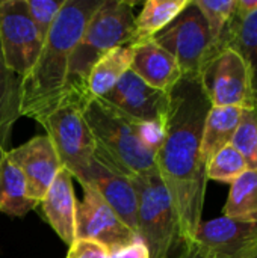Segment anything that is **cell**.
<instances>
[{
	"mask_svg": "<svg viewBox=\"0 0 257 258\" xmlns=\"http://www.w3.org/2000/svg\"><path fill=\"white\" fill-rule=\"evenodd\" d=\"M211 101L200 79L182 77L170 92L164 138L156 154L158 172L173 200L185 245L194 242L206 197L201 138Z\"/></svg>",
	"mask_w": 257,
	"mask_h": 258,
	"instance_id": "1",
	"label": "cell"
},
{
	"mask_svg": "<svg viewBox=\"0 0 257 258\" xmlns=\"http://www.w3.org/2000/svg\"><path fill=\"white\" fill-rule=\"evenodd\" d=\"M103 0H65L32 70L23 77L21 116L36 122L61 101L73 51Z\"/></svg>",
	"mask_w": 257,
	"mask_h": 258,
	"instance_id": "2",
	"label": "cell"
},
{
	"mask_svg": "<svg viewBox=\"0 0 257 258\" xmlns=\"http://www.w3.org/2000/svg\"><path fill=\"white\" fill-rule=\"evenodd\" d=\"M83 115L97 150L121 172L135 178L158 171L156 154L164 127L136 122L106 100L94 97L86 100Z\"/></svg>",
	"mask_w": 257,
	"mask_h": 258,
	"instance_id": "3",
	"label": "cell"
},
{
	"mask_svg": "<svg viewBox=\"0 0 257 258\" xmlns=\"http://www.w3.org/2000/svg\"><path fill=\"white\" fill-rule=\"evenodd\" d=\"M133 8V2H101L73 51L65 91L74 89L88 95L86 79L92 65L112 48L132 44L135 32Z\"/></svg>",
	"mask_w": 257,
	"mask_h": 258,
	"instance_id": "4",
	"label": "cell"
},
{
	"mask_svg": "<svg viewBox=\"0 0 257 258\" xmlns=\"http://www.w3.org/2000/svg\"><path fill=\"white\" fill-rule=\"evenodd\" d=\"M133 184L138 197L136 234L150 258H177L185 243L173 200L159 172L135 177Z\"/></svg>",
	"mask_w": 257,
	"mask_h": 258,
	"instance_id": "5",
	"label": "cell"
},
{
	"mask_svg": "<svg viewBox=\"0 0 257 258\" xmlns=\"http://www.w3.org/2000/svg\"><path fill=\"white\" fill-rule=\"evenodd\" d=\"M88 98L86 94L67 89L58 106L38 121L53 142L62 166L71 177L89 163L97 150L83 115Z\"/></svg>",
	"mask_w": 257,
	"mask_h": 258,
	"instance_id": "6",
	"label": "cell"
},
{
	"mask_svg": "<svg viewBox=\"0 0 257 258\" xmlns=\"http://www.w3.org/2000/svg\"><path fill=\"white\" fill-rule=\"evenodd\" d=\"M153 39L176 59L182 77L200 79L212 53V38L208 23L194 0Z\"/></svg>",
	"mask_w": 257,
	"mask_h": 258,
	"instance_id": "7",
	"label": "cell"
},
{
	"mask_svg": "<svg viewBox=\"0 0 257 258\" xmlns=\"http://www.w3.org/2000/svg\"><path fill=\"white\" fill-rule=\"evenodd\" d=\"M201 86L212 107H250L254 104L250 71L233 50L215 53L200 74Z\"/></svg>",
	"mask_w": 257,
	"mask_h": 258,
	"instance_id": "8",
	"label": "cell"
},
{
	"mask_svg": "<svg viewBox=\"0 0 257 258\" xmlns=\"http://www.w3.org/2000/svg\"><path fill=\"white\" fill-rule=\"evenodd\" d=\"M42 42L26 2L0 0V45L8 68L24 77L35 65Z\"/></svg>",
	"mask_w": 257,
	"mask_h": 258,
	"instance_id": "9",
	"label": "cell"
},
{
	"mask_svg": "<svg viewBox=\"0 0 257 258\" xmlns=\"http://www.w3.org/2000/svg\"><path fill=\"white\" fill-rule=\"evenodd\" d=\"M73 178H76L80 186L92 187L118 215V218L136 234L138 197L132 177L121 172L98 150H95L89 163Z\"/></svg>",
	"mask_w": 257,
	"mask_h": 258,
	"instance_id": "10",
	"label": "cell"
},
{
	"mask_svg": "<svg viewBox=\"0 0 257 258\" xmlns=\"http://www.w3.org/2000/svg\"><path fill=\"white\" fill-rule=\"evenodd\" d=\"M192 243L203 258H257V222L227 216L201 221Z\"/></svg>",
	"mask_w": 257,
	"mask_h": 258,
	"instance_id": "11",
	"label": "cell"
},
{
	"mask_svg": "<svg viewBox=\"0 0 257 258\" xmlns=\"http://www.w3.org/2000/svg\"><path fill=\"white\" fill-rule=\"evenodd\" d=\"M103 100L136 122L165 127L170 94L150 86L132 70L120 79Z\"/></svg>",
	"mask_w": 257,
	"mask_h": 258,
	"instance_id": "12",
	"label": "cell"
},
{
	"mask_svg": "<svg viewBox=\"0 0 257 258\" xmlns=\"http://www.w3.org/2000/svg\"><path fill=\"white\" fill-rule=\"evenodd\" d=\"M82 189L83 198L77 203L76 213V239L97 240L109 249L139 239L92 187Z\"/></svg>",
	"mask_w": 257,
	"mask_h": 258,
	"instance_id": "13",
	"label": "cell"
},
{
	"mask_svg": "<svg viewBox=\"0 0 257 258\" xmlns=\"http://www.w3.org/2000/svg\"><path fill=\"white\" fill-rule=\"evenodd\" d=\"M9 159L21 171L27 195L39 203L58 172L64 168L58 151L47 135H39L17 148L8 150Z\"/></svg>",
	"mask_w": 257,
	"mask_h": 258,
	"instance_id": "14",
	"label": "cell"
},
{
	"mask_svg": "<svg viewBox=\"0 0 257 258\" xmlns=\"http://www.w3.org/2000/svg\"><path fill=\"white\" fill-rule=\"evenodd\" d=\"M39 207L45 222L70 246L76 239L77 200L73 189V177L65 168L58 172L52 186L39 201Z\"/></svg>",
	"mask_w": 257,
	"mask_h": 258,
	"instance_id": "15",
	"label": "cell"
},
{
	"mask_svg": "<svg viewBox=\"0 0 257 258\" xmlns=\"http://www.w3.org/2000/svg\"><path fill=\"white\" fill-rule=\"evenodd\" d=\"M130 70L145 83L167 94H170L182 79V71L176 59L158 45L155 39L135 44Z\"/></svg>",
	"mask_w": 257,
	"mask_h": 258,
	"instance_id": "16",
	"label": "cell"
},
{
	"mask_svg": "<svg viewBox=\"0 0 257 258\" xmlns=\"http://www.w3.org/2000/svg\"><path fill=\"white\" fill-rule=\"evenodd\" d=\"M226 48L236 51L244 59L250 71L253 100L257 104V11L248 15H239L235 9L232 20L214 45L211 57Z\"/></svg>",
	"mask_w": 257,
	"mask_h": 258,
	"instance_id": "17",
	"label": "cell"
},
{
	"mask_svg": "<svg viewBox=\"0 0 257 258\" xmlns=\"http://www.w3.org/2000/svg\"><path fill=\"white\" fill-rule=\"evenodd\" d=\"M39 207L27 195L26 181L21 171L8 156V150L0 145V213L9 218H23Z\"/></svg>",
	"mask_w": 257,
	"mask_h": 258,
	"instance_id": "18",
	"label": "cell"
},
{
	"mask_svg": "<svg viewBox=\"0 0 257 258\" xmlns=\"http://www.w3.org/2000/svg\"><path fill=\"white\" fill-rule=\"evenodd\" d=\"M135 54V44H126L112 48L103 54L91 68L86 79V92L89 97H106L120 79L130 70Z\"/></svg>",
	"mask_w": 257,
	"mask_h": 258,
	"instance_id": "19",
	"label": "cell"
},
{
	"mask_svg": "<svg viewBox=\"0 0 257 258\" xmlns=\"http://www.w3.org/2000/svg\"><path fill=\"white\" fill-rule=\"evenodd\" d=\"M242 107H211L201 138V159L204 165L224 147L232 144L239 125Z\"/></svg>",
	"mask_w": 257,
	"mask_h": 258,
	"instance_id": "20",
	"label": "cell"
},
{
	"mask_svg": "<svg viewBox=\"0 0 257 258\" xmlns=\"http://www.w3.org/2000/svg\"><path fill=\"white\" fill-rule=\"evenodd\" d=\"M192 0H147L141 12L135 17V32L132 44L153 39L167 29Z\"/></svg>",
	"mask_w": 257,
	"mask_h": 258,
	"instance_id": "21",
	"label": "cell"
},
{
	"mask_svg": "<svg viewBox=\"0 0 257 258\" xmlns=\"http://www.w3.org/2000/svg\"><path fill=\"white\" fill-rule=\"evenodd\" d=\"M21 83L23 77L8 68L0 45V145L3 148L9 145L12 128L21 118Z\"/></svg>",
	"mask_w": 257,
	"mask_h": 258,
	"instance_id": "22",
	"label": "cell"
},
{
	"mask_svg": "<svg viewBox=\"0 0 257 258\" xmlns=\"http://www.w3.org/2000/svg\"><path fill=\"white\" fill-rule=\"evenodd\" d=\"M223 216L257 222V169L245 171L230 184Z\"/></svg>",
	"mask_w": 257,
	"mask_h": 258,
	"instance_id": "23",
	"label": "cell"
},
{
	"mask_svg": "<svg viewBox=\"0 0 257 258\" xmlns=\"http://www.w3.org/2000/svg\"><path fill=\"white\" fill-rule=\"evenodd\" d=\"M245 171H248V166L242 154L235 147L227 145L221 148L206 165V178L232 184Z\"/></svg>",
	"mask_w": 257,
	"mask_h": 258,
	"instance_id": "24",
	"label": "cell"
},
{
	"mask_svg": "<svg viewBox=\"0 0 257 258\" xmlns=\"http://www.w3.org/2000/svg\"><path fill=\"white\" fill-rule=\"evenodd\" d=\"M232 147H235L247 162L248 169H257V106L242 109L239 125L233 135Z\"/></svg>",
	"mask_w": 257,
	"mask_h": 258,
	"instance_id": "25",
	"label": "cell"
},
{
	"mask_svg": "<svg viewBox=\"0 0 257 258\" xmlns=\"http://www.w3.org/2000/svg\"><path fill=\"white\" fill-rule=\"evenodd\" d=\"M194 5L200 9L208 23L214 48L235 14L236 0H194Z\"/></svg>",
	"mask_w": 257,
	"mask_h": 258,
	"instance_id": "26",
	"label": "cell"
},
{
	"mask_svg": "<svg viewBox=\"0 0 257 258\" xmlns=\"http://www.w3.org/2000/svg\"><path fill=\"white\" fill-rule=\"evenodd\" d=\"M27 12L38 29L42 41L55 24L65 0H24Z\"/></svg>",
	"mask_w": 257,
	"mask_h": 258,
	"instance_id": "27",
	"label": "cell"
},
{
	"mask_svg": "<svg viewBox=\"0 0 257 258\" xmlns=\"http://www.w3.org/2000/svg\"><path fill=\"white\" fill-rule=\"evenodd\" d=\"M111 251L106 245L91 239H74L68 246L65 258H109Z\"/></svg>",
	"mask_w": 257,
	"mask_h": 258,
	"instance_id": "28",
	"label": "cell"
},
{
	"mask_svg": "<svg viewBox=\"0 0 257 258\" xmlns=\"http://www.w3.org/2000/svg\"><path fill=\"white\" fill-rule=\"evenodd\" d=\"M109 258H150V252L145 243L141 239L133 240L132 243L111 248Z\"/></svg>",
	"mask_w": 257,
	"mask_h": 258,
	"instance_id": "29",
	"label": "cell"
},
{
	"mask_svg": "<svg viewBox=\"0 0 257 258\" xmlns=\"http://www.w3.org/2000/svg\"><path fill=\"white\" fill-rule=\"evenodd\" d=\"M257 11V0H236V12L239 15H248Z\"/></svg>",
	"mask_w": 257,
	"mask_h": 258,
	"instance_id": "30",
	"label": "cell"
},
{
	"mask_svg": "<svg viewBox=\"0 0 257 258\" xmlns=\"http://www.w3.org/2000/svg\"><path fill=\"white\" fill-rule=\"evenodd\" d=\"M177 258H203L200 251L197 249V246L194 243H189V245H185L183 249L180 251V254L177 255Z\"/></svg>",
	"mask_w": 257,
	"mask_h": 258,
	"instance_id": "31",
	"label": "cell"
},
{
	"mask_svg": "<svg viewBox=\"0 0 257 258\" xmlns=\"http://www.w3.org/2000/svg\"><path fill=\"white\" fill-rule=\"evenodd\" d=\"M256 106H257V104H256Z\"/></svg>",
	"mask_w": 257,
	"mask_h": 258,
	"instance_id": "32",
	"label": "cell"
}]
</instances>
